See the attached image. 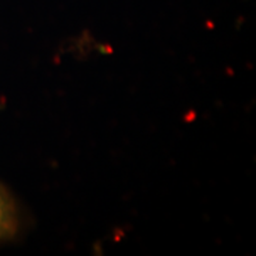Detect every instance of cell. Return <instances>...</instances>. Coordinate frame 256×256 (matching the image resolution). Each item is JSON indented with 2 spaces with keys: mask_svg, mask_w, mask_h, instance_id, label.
Segmentation results:
<instances>
[{
  "mask_svg": "<svg viewBox=\"0 0 256 256\" xmlns=\"http://www.w3.org/2000/svg\"><path fill=\"white\" fill-rule=\"evenodd\" d=\"M18 228V210L14 202L2 185H0V240L12 238Z\"/></svg>",
  "mask_w": 256,
  "mask_h": 256,
  "instance_id": "6da1fadb",
  "label": "cell"
}]
</instances>
